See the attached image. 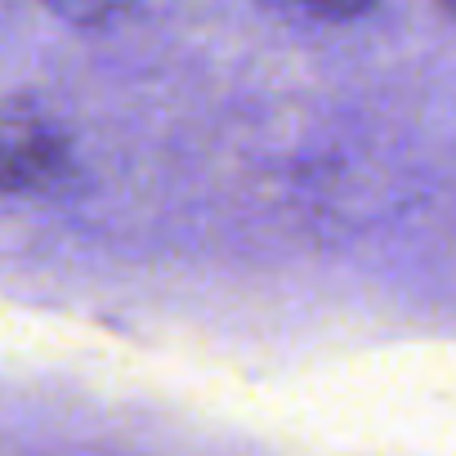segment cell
Masks as SVG:
<instances>
[{"mask_svg":"<svg viewBox=\"0 0 456 456\" xmlns=\"http://www.w3.org/2000/svg\"><path fill=\"white\" fill-rule=\"evenodd\" d=\"M45 5H50L59 19L77 23V28H103V23H112L117 14H126L134 0H45Z\"/></svg>","mask_w":456,"mask_h":456,"instance_id":"2","label":"cell"},{"mask_svg":"<svg viewBox=\"0 0 456 456\" xmlns=\"http://www.w3.org/2000/svg\"><path fill=\"white\" fill-rule=\"evenodd\" d=\"M72 175V139L28 99L0 103V197H41Z\"/></svg>","mask_w":456,"mask_h":456,"instance_id":"1","label":"cell"},{"mask_svg":"<svg viewBox=\"0 0 456 456\" xmlns=\"http://www.w3.org/2000/svg\"><path fill=\"white\" fill-rule=\"evenodd\" d=\"M296 5H305V10H314L322 19H354V14H362L371 5V0H296Z\"/></svg>","mask_w":456,"mask_h":456,"instance_id":"3","label":"cell"},{"mask_svg":"<svg viewBox=\"0 0 456 456\" xmlns=\"http://www.w3.org/2000/svg\"><path fill=\"white\" fill-rule=\"evenodd\" d=\"M447 5H452V0H438V10H447Z\"/></svg>","mask_w":456,"mask_h":456,"instance_id":"4","label":"cell"}]
</instances>
